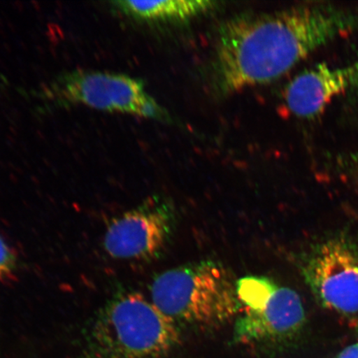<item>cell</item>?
Wrapping results in <instances>:
<instances>
[{
	"mask_svg": "<svg viewBox=\"0 0 358 358\" xmlns=\"http://www.w3.org/2000/svg\"><path fill=\"white\" fill-rule=\"evenodd\" d=\"M357 24L355 13L325 3L234 17L219 29L213 66L219 90L236 93L273 83Z\"/></svg>",
	"mask_w": 358,
	"mask_h": 358,
	"instance_id": "obj_1",
	"label": "cell"
},
{
	"mask_svg": "<svg viewBox=\"0 0 358 358\" xmlns=\"http://www.w3.org/2000/svg\"><path fill=\"white\" fill-rule=\"evenodd\" d=\"M90 358H161L180 342L178 324L136 292L111 299L87 336Z\"/></svg>",
	"mask_w": 358,
	"mask_h": 358,
	"instance_id": "obj_2",
	"label": "cell"
},
{
	"mask_svg": "<svg viewBox=\"0 0 358 358\" xmlns=\"http://www.w3.org/2000/svg\"><path fill=\"white\" fill-rule=\"evenodd\" d=\"M237 280L222 264L201 261L170 268L152 283V302L176 323L211 327L239 315Z\"/></svg>",
	"mask_w": 358,
	"mask_h": 358,
	"instance_id": "obj_3",
	"label": "cell"
},
{
	"mask_svg": "<svg viewBox=\"0 0 358 358\" xmlns=\"http://www.w3.org/2000/svg\"><path fill=\"white\" fill-rule=\"evenodd\" d=\"M236 285L243 310L235 322L236 343H280L303 329L306 313L296 291L265 276H245Z\"/></svg>",
	"mask_w": 358,
	"mask_h": 358,
	"instance_id": "obj_4",
	"label": "cell"
},
{
	"mask_svg": "<svg viewBox=\"0 0 358 358\" xmlns=\"http://www.w3.org/2000/svg\"><path fill=\"white\" fill-rule=\"evenodd\" d=\"M44 95L59 106L83 105L147 118L158 119L164 115L141 80L123 74L75 71L53 80Z\"/></svg>",
	"mask_w": 358,
	"mask_h": 358,
	"instance_id": "obj_5",
	"label": "cell"
},
{
	"mask_svg": "<svg viewBox=\"0 0 358 358\" xmlns=\"http://www.w3.org/2000/svg\"><path fill=\"white\" fill-rule=\"evenodd\" d=\"M302 274L322 306L340 315H358V252L346 237L315 246L303 259Z\"/></svg>",
	"mask_w": 358,
	"mask_h": 358,
	"instance_id": "obj_6",
	"label": "cell"
},
{
	"mask_svg": "<svg viewBox=\"0 0 358 358\" xmlns=\"http://www.w3.org/2000/svg\"><path fill=\"white\" fill-rule=\"evenodd\" d=\"M176 226L173 206L165 199H152L115 218L107 228L103 244L115 259H150L165 248Z\"/></svg>",
	"mask_w": 358,
	"mask_h": 358,
	"instance_id": "obj_7",
	"label": "cell"
},
{
	"mask_svg": "<svg viewBox=\"0 0 358 358\" xmlns=\"http://www.w3.org/2000/svg\"><path fill=\"white\" fill-rule=\"evenodd\" d=\"M353 87L351 66L320 64L290 80L284 93L286 106L299 118L319 115L336 97Z\"/></svg>",
	"mask_w": 358,
	"mask_h": 358,
	"instance_id": "obj_8",
	"label": "cell"
},
{
	"mask_svg": "<svg viewBox=\"0 0 358 358\" xmlns=\"http://www.w3.org/2000/svg\"><path fill=\"white\" fill-rule=\"evenodd\" d=\"M119 12L142 21L185 20L211 10L214 3L204 0H164L112 3Z\"/></svg>",
	"mask_w": 358,
	"mask_h": 358,
	"instance_id": "obj_9",
	"label": "cell"
},
{
	"mask_svg": "<svg viewBox=\"0 0 358 358\" xmlns=\"http://www.w3.org/2000/svg\"><path fill=\"white\" fill-rule=\"evenodd\" d=\"M16 257L12 249L0 236V282L6 280L15 271Z\"/></svg>",
	"mask_w": 358,
	"mask_h": 358,
	"instance_id": "obj_10",
	"label": "cell"
},
{
	"mask_svg": "<svg viewBox=\"0 0 358 358\" xmlns=\"http://www.w3.org/2000/svg\"><path fill=\"white\" fill-rule=\"evenodd\" d=\"M338 358H358V343L343 349Z\"/></svg>",
	"mask_w": 358,
	"mask_h": 358,
	"instance_id": "obj_11",
	"label": "cell"
},
{
	"mask_svg": "<svg viewBox=\"0 0 358 358\" xmlns=\"http://www.w3.org/2000/svg\"><path fill=\"white\" fill-rule=\"evenodd\" d=\"M350 66L352 71L353 87H358V57L355 64Z\"/></svg>",
	"mask_w": 358,
	"mask_h": 358,
	"instance_id": "obj_12",
	"label": "cell"
},
{
	"mask_svg": "<svg viewBox=\"0 0 358 358\" xmlns=\"http://www.w3.org/2000/svg\"><path fill=\"white\" fill-rule=\"evenodd\" d=\"M357 178H358V164H357Z\"/></svg>",
	"mask_w": 358,
	"mask_h": 358,
	"instance_id": "obj_13",
	"label": "cell"
}]
</instances>
